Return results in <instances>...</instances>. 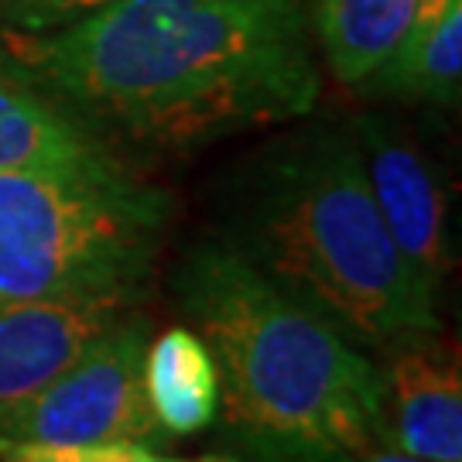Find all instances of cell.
Instances as JSON below:
<instances>
[{
  "label": "cell",
  "mask_w": 462,
  "mask_h": 462,
  "mask_svg": "<svg viewBox=\"0 0 462 462\" xmlns=\"http://www.w3.org/2000/svg\"><path fill=\"white\" fill-rule=\"evenodd\" d=\"M312 0H116L45 32L0 28V66L86 127L192 151L312 114Z\"/></svg>",
  "instance_id": "obj_1"
},
{
  "label": "cell",
  "mask_w": 462,
  "mask_h": 462,
  "mask_svg": "<svg viewBox=\"0 0 462 462\" xmlns=\"http://www.w3.org/2000/svg\"><path fill=\"white\" fill-rule=\"evenodd\" d=\"M175 295L219 374V446L240 462H336L377 442L380 366L261 274L226 236L175 267Z\"/></svg>",
  "instance_id": "obj_2"
},
{
  "label": "cell",
  "mask_w": 462,
  "mask_h": 462,
  "mask_svg": "<svg viewBox=\"0 0 462 462\" xmlns=\"http://www.w3.org/2000/svg\"><path fill=\"white\" fill-rule=\"evenodd\" d=\"M226 240L364 349L439 336V301L387 233L349 127L315 124L267 148L236 192Z\"/></svg>",
  "instance_id": "obj_3"
},
{
  "label": "cell",
  "mask_w": 462,
  "mask_h": 462,
  "mask_svg": "<svg viewBox=\"0 0 462 462\" xmlns=\"http://www.w3.org/2000/svg\"><path fill=\"white\" fill-rule=\"evenodd\" d=\"M171 199L124 179L0 171V298L141 301Z\"/></svg>",
  "instance_id": "obj_4"
},
{
  "label": "cell",
  "mask_w": 462,
  "mask_h": 462,
  "mask_svg": "<svg viewBox=\"0 0 462 462\" xmlns=\"http://www.w3.org/2000/svg\"><path fill=\"white\" fill-rule=\"evenodd\" d=\"M151 322L127 312L114 329L76 356L66 374L24 404L0 414V442L38 446H93V442H134L165 448L171 442L148 404L144 356Z\"/></svg>",
  "instance_id": "obj_5"
},
{
  "label": "cell",
  "mask_w": 462,
  "mask_h": 462,
  "mask_svg": "<svg viewBox=\"0 0 462 462\" xmlns=\"http://www.w3.org/2000/svg\"><path fill=\"white\" fill-rule=\"evenodd\" d=\"M349 137L383 226L418 284L439 301L456 261L448 236V189L439 168L394 120L380 114L356 116Z\"/></svg>",
  "instance_id": "obj_6"
},
{
  "label": "cell",
  "mask_w": 462,
  "mask_h": 462,
  "mask_svg": "<svg viewBox=\"0 0 462 462\" xmlns=\"http://www.w3.org/2000/svg\"><path fill=\"white\" fill-rule=\"evenodd\" d=\"M380 366V446L429 462H462L459 353L439 336L383 349Z\"/></svg>",
  "instance_id": "obj_7"
},
{
  "label": "cell",
  "mask_w": 462,
  "mask_h": 462,
  "mask_svg": "<svg viewBox=\"0 0 462 462\" xmlns=\"http://www.w3.org/2000/svg\"><path fill=\"white\" fill-rule=\"evenodd\" d=\"M134 305L131 298H0V414L45 391Z\"/></svg>",
  "instance_id": "obj_8"
},
{
  "label": "cell",
  "mask_w": 462,
  "mask_h": 462,
  "mask_svg": "<svg viewBox=\"0 0 462 462\" xmlns=\"http://www.w3.org/2000/svg\"><path fill=\"white\" fill-rule=\"evenodd\" d=\"M0 171H45L79 179L131 175L93 127L0 66Z\"/></svg>",
  "instance_id": "obj_9"
},
{
  "label": "cell",
  "mask_w": 462,
  "mask_h": 462,
  "mask_svg": "<svg viewBox=\"0 0 462 462\" xmlns=\"http://www.w3.org/2000/svg\"><path fill=\"white\" fill-rule=\"evenodd\" d=\"M462 83V0H425L411 32L356 86L383 99L456 106Z\"/></svg>",
  "instance_id": "obj_10"
},
{
  "label": "cell",
  "mask_w": 462,
  "mask_h": 462,
  "mask_svg": "<svg viewBox=\"0 0 462 462\" xmlns=\"http://www.w3.org/2000/svg\"><path fill=\"white\" fill-rule=\"evenodd\" d=\"M425 0H312V38L343 86L364 83L401 45Z\"/></svg>",
  "instance_id": "obj_11"
},
{
  "label": "cell",
  "mask_w": 462,
  "mask_h": 462,
  "mask_svg": "<svg viewBox=\"0 0 462 462\" xmlns=\"http://www.w3.org/2000/svg\"><path fill=\"white\" fill-rule=\"evenodd\" d=\"M144 387L158 425L171 439L209 429L219 411V374L213 353L192 326H171L148 343Z\"/></svg>",
  "instance_id": "obj_12"
},
{
  "label": "cell",
  "mask_w": 462,
  "mask_h": 462,
  "mask_svg": "<svg viewBox=\"0 0 462 462\" xmlns=\"http://www.w3.org/2000/svg\"><path fill=\"white\" fill-rule=\"evenodd\" d=\"M0 462H240L230 452H209L199 459L165 456L162 448L134 442H93V446H38V442H0Z\"/></svg>",
  "instance_id": "obj_13"
},
{
  "label": "cell",
  "mask_w": 462,
  "mask_h": 462,
  "mask_svg": "<svg viewBox=\"0 0 462 462\" xmlns=\"http://www.w3.org/2000/svg\"><path fill=\"white\" fill-rule=\"evenodd\" d=\"M116 0H0L4 32H45Z\"/></svg>",
  "instance_id": "obj_14"
},
{
  "label": "cell",
  "mask_w": 462,
  "mask_h": 462,
  "mask_svg": "<svg viewBox=\"0 0 462 462\" xmlns=\"http://www.w3.org/2000/svg\"><path fill=\"white\" fill-rule=\"evenodd\" d=\"M336 462H429V459H418V456H408V452H401V448L370 442V446L356 448V452H349V456H339Z\"/></svg>",
  "instance_id": "obj_15"
}]
</instances>
